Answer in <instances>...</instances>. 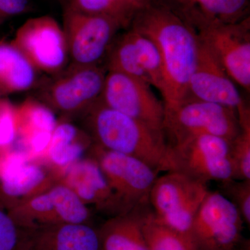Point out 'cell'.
Segmentation results:
<instances>
[{"label":"cell","mask_w":250,"mask_h":250,"mask_svg":"<svg viewBox=\"0 0 250 250\" xmlns=\"http://www.w3.org/2000/svg\"><path fill=\"white\" fill-rule=\"evenodd\" d=\"M129 27L148 36L159 49L165 74V109L187 100L200 50L195 31L159 0L138 10Z\"/></svg>","instance_id":"1"},{"label":"cell","mask_w":250,"mask_h":250,"mask_svg":"<svg viewBox=\"0 0 250 250\" xmlns=\"http://www.w3.org/2000/svg\"><path fill=\"white\" fill-rule=\"evenodd\" d=\"M89 110L88 120L96 144L136 158L157 172L170 170V145L164 131L108 107L100 99Z\"/></svg>","instance_id":"2"},{"label":"cell","mask_w":250,"mask_h":250,"mask_svg":"<svg viewBox=\"0 0 250 250\" xmlns=\"http://www.w3.org/2000/svg\"><path fill=\"white\" fill-rule=\"evenodd\" d=\"M240 129L236 110L218 104L188 98L165 109L163 130L170 146L200 135L218 136L230 143Z\"/></svg>","instance_id":"3"},{"label":"cell","mask_w":250,"mask_h":250,"mask_svg":"<svg viewBox=\"0 0 250 250\" xmlns=\"http://www.w3.org/2000/svg\"><path fill=\"white\" fill-rule=\"evenodd\" d=\"M208 192V184L168 171L153 184L149 204L161 223L178 232L190 234L194 218Z\"/></svg>","instance_id":"4"},{"label":"cell","mask_w":250,"mask_h":250,"mask_svg":"<svg viewBox=\"0 0 250 250\" xmlns=\"http://www.w3.org/2000/svg\"><path fill=\"white\" fill-rule=\"evenodd\" d=\"M93 150V158L116 197L121 214L149 202V192L159 172L136 158L98 144Z\"/></svg>","instance_id":"5"},{"label":"cell","mask_w":250,"mask_h":250,"mask_svg":"<svg viewBox=\"0 0 250 250\" xmlns=\"http://www.w3.org/2000/svg\"><path fill=\"white\" fill-rule=\"evenodd\" d=\"M170 170L208 184L233 179L229 142L212 135H200L170 146Z\"/></svg>","instance_id":"6"},{"label":"cell","mask_w":250,"mask_h":250,"mask_svg":"<svg viewBox=\"0 0 250 250\" xmlns=\"http://www.w3.org/2000/svg\"><path fill=\"white\" fill-rule=\"evenodd\" d=\"M63 18L67 52L75 66L98 65L117 31L125 27L116 18L84 14L69 4Z\"/></svg>","instance_id":"7"},{"label":"cell","mask_w":250,"mask_h":250,"mask_svg":"<svg viewBox=\"0 0 250 250\" xmlns=\"http://www.w3.org/2000/svg\"><path fill=\"white\" fill-rule=\"evenodd\" d=\"M24 229L67 223H87L89 210L70 188L59 184L21 202L9 214Z\"/></svg>","instance_id":"8"},{"label":"cell","mask_w":250,"mask_h":250,"mask_svg":"<svg viewBox=\"0 0 250 250\" xmlns=\"http://www.w3.org/2000/svg\"><path fill=\"white\" fill-rule=\"evenodd\" d=\"M100 100L115 111L164 131L165 104L142 80L108 70Z\"/></svg>","instance_id":"9"},{"label":"cell","mask_w":250,"mask_h":250,"mask_svg":"<svg viewBox=\"0 0 250 250\" xmlns=\"http://www.w3.org/2000/svg\"><path fill=\"white\" fill-rule=\"evenodd\" d=\"M243 219L235 206L218 190L207 194L190 235L197 250H231L239 241Z\"/></svg>","instance_id":"10"},{"label":"cell","mask_w":250,"mask_h":250,"mask_svg":"<svg viewBox=\"0 0 250 250\" xmlns=\"http://www.w3.org/2000/svg\"><path fill=\"white\" fill-rule=\"evenodd\" d=\"M196 33L233 82L250 93V18L210 26Z\"/></svg>","instance_id":"11"},{"label":"cell","mask_w":250,"mask_h":250,"mask_svg":"<svg viewBox=\"0 0 250 250\" xmlns=\"http://www.w3.org/2000/svg\"><path fill=\"white\" fill-rule=\"evenodd\" d=\"M12 42L37 70L54 73L66 62L68 52L63 29L50 16L27 20Z\"/></svg>","instance_id":"12"},{"label":"cell","mask_w":250,"mask_h":250,"mask_svg":"<svg viewBox=\"0 0 250 250\" xmlns=\"http://www.w3.org/2000/svg\"><path fill=\"white\" fill-rule=\"evenodd\" d=\"M106 75L98 65H74L70 71L52 82L47 90V100L65 113L89 108L101 96Z\"/></svg>","instance_id":"13"},{"label":"cell","mask_w":250,"mask_h":250,"mask_svg":"<svg viewBox=\"0 0 250 250\" xmlns=\"http://www.w3.org/2000/svg\"><path fill=\"white\" fill-rule=\"evenodd\" d=\"M188 90V98L218 104L236 111L246 103L236 83L201 42Z\"/></svg>","instance_id":"14"},{"label":"cell","mask_w":250,"mask_h":250,"mask_svg":"<svg viewBox=\"0 0 250 250\" xmlns=\"http://www.w3.org/2000/svg\"><path fill=\"white\" fill-rule=\"evenodd\" d=\"M197 31L250 17V0H159Z\"/></svg>","instance_id":"15"},{"label":"cell","mask_w":250,"mask_h":250,"mask_svg":"<svg viewBox=\"0 0 250 250\" xmlns=\"http://www.w3.org/2000/svg\"><path fill=\"white\" fill-rule=\"evenodd\" d=\"M21 250H103L100 233L88 223H67L25 229ZM18 250V249H17Z\"/></svg>","instance_id":"16"},{"label":"cell","mask_w":250,"mask_h":250,"mask_svg":"<svg viewBox=\"0 0 250 250\" xmlns=\"http://www.w3.org/2000/svg\"><path fill=\"white\" fill-rule=\"evenodd\" d=\"M27 152L11 149L0 153V188L10 200L30 198L45 191L47 174Z\"/></svg>","instance_id":"17"},{"label":"cell","mask_w":250,"mask_h":250,"mask_svg":"<svg viewBox=\"0 0 250 250\" xmlns=\"http://www.w3.org/2000/svg\"><path fill=\"white\" fill-rule=\"evenodd\" d=\"M64 185L70 188L85 205L121 214L118 202L106 177L94 158L81 159L63 171Z\"/></svg>","instance_id":"18"},{"label":"cell","mask_w":250,"mask_h":250,"mask_svg":"<svg viewBox=\"0 0 250 250\" xmlns=\"http://www.w3.org/2000/svg\"><path fill=\"white\" fill-rule=\"evenodd\" d=\"M148 203L117 215L103 225L99 231L103 250H149L142 228L143 208Z\"/></svg>","instance_id":"19"},{"label":"cell","mask_w":250,"mask_h":250,"mask_svg":"<svg viewBox=\"0 0 250 250\" xmlns=\"http://www.w3.org/2000/svg\"><path fill=\"white\" fill-rule=\"evenodd\" d=\"M35 80V67L14 42L0 41V93L24 91Z\"/></svg>","instance_id":"20"},{"label":"cell","mask_w":250,"mask_h":250,"mask_svg":"<svg viewBox=\"0 0 250 250\" xmlns=\"http://www.w3.org/2000/svg\"><path fill=\"white\" fill-rule=\"evenodd\" d=\"M90 143V139L73 125L57 123L46 156L52 165L64 171L82 159Z\"/></svg>","instance_id":"21"},{"label":"cell","mask_w":250,"mask_h":250,"mask_svg":"<svg viewBox=\"0 0 250 250\" xmlns=\"http://www.w3.org/2000/svg\"><path fill=\"white\" fill-rule=\"evenodd\" d=\"M142 228L149 250H197L190 234L178 232L161 223L149 203L143 208Z\"/></svg>","instance_id":"22"},{"label":"cell","mask_w":250,"mask_h":250,"mask_svg":"<svg viewBox=\"0 0 250 250\" xmlns=\"http://www.w3.org/2000/svg\"><path fill=\"white\" fill-rule=\"evenodd\" d=\"M18 137L26 139L39 133H53L57 121L53 112L34 100H27L17 106Z\"/></svg>","instance_id":"23"},{"label":"cell","mask_w":250,"mask_h":250,"mask_svg":"<svg viewBox=\"0 0 250 250\" xmlns=\"http://www.w3.org/2000/svg\"><path fill=\"white\" fill-rule=\"evenodd\" d=\"M239 118V133L229 143V157L233 179H250V110L246 103L237 110Z\"/></svg>","instance_id":"24"},{"label":"cell","mask_w":250,"mask_h":250,"mask_svg":"<svg viewBox=\"0 0 250 250\" xmlns=\"http://www.w3.org/2000/svg\"><path fill=\"white\" fill-rule=\"evenodd\" d=\"M130 36L134 42L139 62L150 81L151 85L161 95L165 91V74L160 52L152 39L130 28Z\"/></svg>","instance_id":"25"},{"label":"cell","mask_w":250,"mask_h":250,"mask_svg":"<svg viewBox=\"0 0 250 250\" xmlns=\"http://www.w3.org/2000/svg\"><path fill=\"white\" fill-rule=\"evenodd\" d=\"M108 69L139 79L151 85L150 81L140 63L129 31L123 34L112 47L108 58Z\"/></svg>","instance_id":"26"},{"label":"cell","mask_w":250,"mask_h":250,"mask_svg":"<svg viewBox=\"0 0 250 250\" xmlns=\"http://www.w3.org/2000/svg\"><path fill=\"white\" fill-rule=\"evenodd\" d=\"M219 184L218 191L235 206L243 222L250 225V179H230Z\"/></svg>","instance_id":"27"},{"label":"cell","mask_w":250,"mask_h":250,"mask_svg":"<svg viewBox=\"0 0 250 250\" xmlns=\"http://www.w3.org/2000/svg\"><path fill=\"white\" fill-rule=\"evenodd\" d=\"M80 12L87 14L103 15L116 18L129 27L132 18L113 0H70L68 4Z\"/></svg>","instance_id":"28"},{"label":"cell","mask_w":250,"mask_h":250,"mask_svg":"<svg viewBox=\"0 0 250 250\" xmlns=\"http://www.w3.org/2000/svg\"><path fill=\"white\" fill-rule=\"evenodd\" d=\"M18 130L17 106L0 99V153L11 149L17 139Z\"/></svg>","instance_id":"29"},{"label":"cell","mask_w":250,"mask_h":250,"mask_svg":"<svg viewBox=\"0 0 250 250\" xmlns=\"http://www.w3.org/2000/svg\"><path fill=\"white\" fill-rule=\"evenodd\" d=\"M19 234L13 219L0 210V250H17Z\"/></svg>","instance_id":"30"},{"label":"cell","mask_w":250,"mask_h":250,"mask_svg":"<svg viewBox=\"0 0 250 250\" xmlns=\"http://www.w3.org/2000/svg\"><path fill=\"white\" fill-rule=\"evenodd\" d=\"M29 9V0H0V21L25 14Z\"/></svg>","instance_id":"31"},{"label":"cell","mask_w":250,"mask_h":250,"mask_svg":"<svg viewBox=\"0 0 250 250\" xmlns=\"http://www.w3.org/2000/svg\"><path fill=\"white\" fill-rule=\"evenodd\" d=\"M120 7L122 8L126 14H129L131 18H134L137 10L134 7L131 0H113Z\"/></svg>","instance_id":"32"},{"label":"cell","mask_w":250,"mask_h":250,"mask_svg":"<svg viewBox=\"0 0 250 250\" xmlns=\"http://www.w3.org/2000/svg\"><path fill=\"white\" fill-rule=\"evenodd\" d=\"M131 1L133 5H134V7L136 8V9L138 11V10L146 6V4H147L148 3L152 1V0H131Z\"/></svg>","instance_id":"33"},{"label":"cell","mask_w":250,"mask_h":250,"mask_svg":"<svg viewBox=\"0 0 250 250\" xmlns=\"http://www.w3.org/2000/svg\"><path fill=\"white\" fill-rule=\"evenodd\" d=\"M0 99H1V98H0Z\"/></svg>","instance_id":"34"}]
</instances>
